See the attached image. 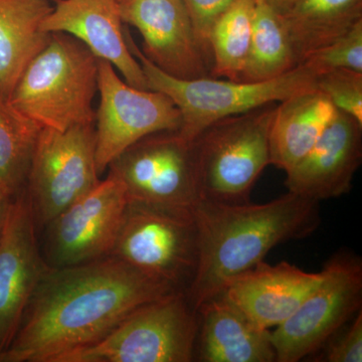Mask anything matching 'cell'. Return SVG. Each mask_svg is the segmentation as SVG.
<instances>
[{"instance_id":"obj_1","label":"cell","mask_w":362,"mask_h":362,"mask_svg":"<svg viewBox=\"0 0 362 362\" xmlns=\"http://www.w3.org/2000/svg\"><path fill=\"white\" fill-rule=\"evenodd\" d=\"M178 291L113 256L49 267L0 362H54L101 339L131 312Z\"/></svg>"},{"instance_id":"obj_2","label":"cell","mask_w":362,"mask_h":362,"mask_svg":"<svg viewBox=\"0 0 362 362\" xmlns=\"http://www.w3.org/2000/svg\"><path fill=\"white\" fill-rule=\"evenodd\" d=\"M318 204L289 192L261 204L202 199L194 209L199 258L187 292L195 310L220 294L228 281L263 261L273 247L311 235L320 223Z\"/></svg>"},{"instance_id":"obj_3","label":"cell","mask_w":362,"mask_h":362,"mask_svg":"<svg viewBox=\"0 0 362 362\" xmlns=\"http://www.w3.org/2000/svg\"><path fill=\"white\" fill-rule=\"evenodd\" d=\"M98 71L99 59L83 42L66 33H51L26 66L8 104L42 128L65 131L95 124Z\"/></svg>"},{"instance_id":"obj_4","label":"cell","mask_w":362,"mask_h":362,"mask_svg":"<svg viewBox=\"0 0 362 362\" xmlns=\"http://www.w3.org/2000/svg\"><path fill=\"white\" fill-rule=\"evenodd\" d=\"M125 39L144 71L149 90H158L173 100L181 114L177 132L194 141L202 131L228 117L239 115L267 105L280 103L295 95L316 89V71L298 66L285 75L264 82H242L226 78L182 80L159 70L142 54L125 30Z\"/></svg>"},{"instance_id":"obj_5","label":"cell","mask_w":362,"mask_h":362,"mask_svg":"<svg viewBox=\"0 0 362 362\" xmlns=\"http://www.w3.org/2000/svg\"><path fill=\"white\" fill-rule=\"evenodd\" d=\"M275 110L276 105L270 104L221 119L195 138L202 199L228 204L250 202L252 187L271 164Z\"/></svg>"},{"instance_id":"obj_6","label":"cell","mask_w":362,"mask_h":362,"mask_svg":"<svg viewBox=\"0 0 362 362\" xmlns=\"http://www.w3.org/2000/svg\"><path fill=\"white\" fill-rule=\"evenodd\" d=\"M199 316L187 293L175 292L143 305L92 344L54 362H192Z\"/></svg>"},{"instance_id":"obj_7","label":"cell","mask_w":362,"mask_h":362,"mask_svg":"<svg viewBox=\"0 0 362 362\" xmlns=\"http://www.w3.org/2000/svg\"><path fill=\"white\" fill-rule=\"evenodd\" d=\"M109 256L187 293L199 258L194 209L128 202Z\"/></svg>"},{"instance_id":"obj_8","label":"cell","mask_w":362,"mask_h":362,"mask_svg":"<svg viewBox=\"0 0 362 362\" xmlns=\"http://www.w3.org/2000/svg\"><path fill=\"white\" fill-rule=\"evenodd\" d=\"M321 282L291 316L270 331L276 361L298 362L317 354L361 310V259L349 252L332 257Z\"/></svg>"},{"instance_id":"obj_9","label":"cell","mask_w":362,"mask_h":362,"mask_svg":"<svg viewBox=\"0 0 362 362\" xmlns=\"http://www.w3.org/2000/svg\"><path fill=\"white\" fill-rule=\"evenodd\" d=\"M94 124L40 130L25 190L37 232L100 182Z\"/></svg>"},{"instance_id":"obj_10","label":"cell","mask_w":362,"mask_h":362,"mask_svg":"<svg viewBox=\"0 0 362 362\" xmlns=\"http://www.w3.org/2000/svg\"><path fill=\"white\" fill-rule=\"evenodd\" d=\"M125 187L128 202L194 209L201 202L194 141L177 131L146 136L109 165Z\"/></svg>"},{"instance_id":"obj_11","label":"cell","mask_w":362,"mask_h":362,"mask_svg":"<svg viewBox=\"0 0 362 362\" xmlns=\"http://www.w3.org/2000/svg\"><path fill=\"white\" fill-rule=\"evenodd\" d=\"M96 113V164L103 175L112 161L146 136L178 131L181 114L158 90H139L121 80L109 62L99 59Z\"/></svg>"},{"instance_id":"obj_12","label":"cell","mask_w":362,"mask_h":362,"mask_svg":"<svg viewBox=\"0 0 362 362\" xmlns=\"http://www.w3.org/2000/svg\"><path fill=\"white\" fill-rule=\"evenodd\" d=\"M127 204L123 183L109 173L45 226L47 265H78L109 256Z\"/></svg>"},{"instance_id":"obj_13","label":"cell","mask_w":362,"mask_h":362,"mask_svg":"<svg viewBox=\"0 0 362 362\" xmlns=\"http://www.w3.org/2000/svg\"><path fill=\"white\" fill-rule=\"evenodd\" d=\"M25 187L11 197L0 237V352L13 342L35 288L47 270Z\"/></svg>"},{"instance_id":"obj_14","label":"cell","mask_w":362,"mask_h":362,"mask_svg":"<svg viewBox=\"0 0 362 362\" xmlns=\"http://www.w3.org/2000/svg\"><path fill=\"white\" fill-rule=\"evenodd\" d=\"M124 23L143 37L142 54L159 70L182 80L211 77L183 0H119Z\"/></svg>"},{"instance_id":"obj_15","label":"cell","mask_w":362,"mask_h":362,"mask_svg":"<svg viewBox=\"0 0 362 362\" xmlns=\"http://www.w3.org/2000/svg\"><path fill=\"white\" fill-rule=\"evenodd\" d=\"M362 160V124L337 110L315 145L286 180L289 192L314 202L349 194Z\"/></svg>"},{"instance_id":"obj_16","label":"cell","mask_w":362,"mask_h":362,"mask_svg":"<svg viewBox=\"0 0 362 362\" xmlns=\"http://www.w3.org/2000/svg\"><path fill=\"white\" fill-rule=\"evenodd\" d=\"M42 30L71 35L98 59L111 63L127 84L149 90L142 66L126 42L119 0H56Z\"/></svg>"},{"instance_id":"obj_17","label":"cell","mask_w":362,"mask_h":362,"mask_svg":"<svg viewBox=\"0 0 362 362\" xmlns=\"http://www.w3.org/2000/svg\"><path fill=\"white\" fill-rule=\"evenodd\" d=\"M322 278V271L309 273L287 262L271 266L262 261L228 281L220 294L270 330L291 316Z\"/></svg>"},{"instance_id":"obj_18","label":"cell","mask_w":362,"mask_h":362,"mask_svg":"<svg viewBox=\"0 0 362 362\" xmlns=\"http://www.w3.org/2000/svg\"><path fill=\"white\" fill-rule=\"evenodd\" d=\"M199 332L194 361L274 362L270 330L259 327L221 294L197 308Z\"/></svg>"},{"instance_id":"obj_19","label":"cell","mask_w":362,"mask_h":362,"mask_svg":"<svg viewBox=\"0 0 362 362\" xmlns=\"http://www.w3.org/2000/svg\"><path fill=\"white\" fill-rule=\"evenodd\" d=\"M337 109L323 93L308 90L276 105L270 131L271 165L288 173L315 145Z\"/></svg>"},{"instance_id":"obj_20","label":"cell","mask_w":362,"mask_h":362,"mask_svg":"<svg viewBox=\"0 0 362 362\" xmlns=\"http://www.w3.org/2000/svg\"><path fill=\"white\" fill-rule=\"evenodd\" d=\"M49 0H0V99L8 102L32 59L51 33L42 23L52 11Z\"/></svg>"},{"instance_id":"obj_21","label":"cell","mask_w":362,"mask_h":362,"mask_svg":"<svg viewBox=\"0 0 362 362\" xmlns=\"http://www.w3.org/2000/svg\"><path fill=\"white\" fill-rule=\"evenodd\" d=\"M282 18L300 66L362 21V0H296Z\"/></svg>"},{"instance_id":"obj_22","label":"cell","mask_w":362,"mask_h":362,"mask_svg":"<svg viewBox=\"0 0 362 362\" xmlns=\"http://www.w3.org/2000/svg\"><path fill=\"white\" fill-rule=\"evenodd\" d=\"M298 66L282 14L257 0L251 45L240 81L264 82Z\"/></svg>"},{"instance_id":"obj_23","label":"cell","mask_w":362,"mask_h":362,"mask_svg":"<svg viewBox=\"0 0 362 362\" xmlns=\"http://www.w3.org/2000/svg\"><path fill=\"white\" fill-rule=\"evenodd\" d=\"M257 0H237L214 23L209 37L211 77L240 81L251 45Z\"/></svg>"},{"instance_id":"obj_24","label":"cell","mask_w":362,"mask_h":362,"mask_svg":"<svg viewBox=\"0 0 362 362\" xmlns=\"http://www.w3.org/2000/svg\"><path fill=\"white\" fill-rule=\"evenodd\" d=\"M42 129L0 99V189L9 197L25 187Z\"/></svg>"},{"instance_id":"obj_25","label":"cell","mask_w":362,"mask_h":362,"mask_svg":"<svg viewBox=\"0 0 362 362\" xmlns=\"http://www.w3.org/2000/svg\"><path fill=\"white\" fill-rule=\"evenodd\" d=\"M302 64L317 75L337 69L362 73V21L342 37L307 57Z\"/></svg>"},{"instance_id":"obj_26","label":"cell","mask_w":362,"mask_h":362,"mask_svg":"<svg viewBox=\"0 0 362 362\" xmlns=\"http://www.w3.org/2000/svg\"><path fill=\"white\" fill-rule=\"evenodd\" d=\"M316 89L323 93L337 110L362 124V73L337 69L316 78Z\"/></svg>"},{"instance_id":"obj_27","label":"cell","mask_w":362,"mask_h":362,"mask_svg":"<svg viewBox=\"0 0 362 362\" xmlns=\"http://www.w3.org/2000/svg\"><path fill=\"white\" fill-rule=\"evenodd\" d=\"M319 361H362V311L331 337L322 349Z\"/></svg>"},{"instance_id":"obj_28","label":"cell","mask_w":362,"mask_h":362,"mask_svg":"<svg viewBox=\"0 0 362 362\" xmlns=\"http://www.w3.org/2000/svg\"><path fill=\"white\" fill-rule=\"evenodd\" d=\"M235 1L237 0H183L194 26L197 42L211 66L209 37L211 28L221 14Z\"/></svg>"},{"instance_id":"obj_29","label":"cell","mask_w":362,"mask_h":362,"mask_svg":"<svg viewBox=\"0 0 362 362\" xmlns=\"http://www.w3.org/2000/svg\"><path fill=\"white\" fill-rule=\"evenodd\" d=\"M262 1L273 8L276 13L284 14L291 8L296 0H262Z\"/></svg>"},{"instance_id":"obj_30","label":"cell","mask_w":362,"mask_h":362,"mask_svg":"<svg viewBox=\"0 0 362 362\" xmlns=\"http://www.w3.org/2000/svg\"><path fill=\"white\" fill-rule=\"evenodd\" d=\"M11 197L4 194L0 189V237H1L2 230H4V221H6L7 207H8L9 202Z\"/></svg>"}]
</instances>
